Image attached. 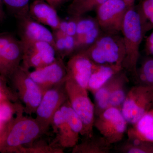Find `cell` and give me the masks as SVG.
Masks as SVG:
<instances>
[{"instance_id": "8fae6325", "label": "cell", "mask_w": 153, "mask_h": 153, "mask_svg": "<svg viewBox=\"0 0 153 153\" xmlns=\"http://www.w3.org/2000/svg\"><path fill=\"white\" fill-rule=\"evenodd\" d=\"M129 8L122 0H107L96 9V19L105 33H121L126 13Z\"/></svg>"}, {"instance_id": "836d02e7", "label": "cell", "mask_w": 153, "mask_h": 153, "mask_svg": "<svg viewBox=\"0 0 153 153\" xmlns=\"http://www.w3.org/2000/svg\"><path fill=\"white\" fill-rule=\"evenodd\" d=\"M145 47L148 54L153 57V30L146 39Z\"/></svg>"}, {"instance_id": "8992f818", "label": "cell", "mask_w": 153, "mask_h": 153, "mask_svg": "<svg viewBox=\"0 0 153 153\" xmlns=\"http://www.w3.org/2000/svg\"><path fill=\"white\" fill-rule=\"evenodd\" d=\"M65 87L70 105L82 122L83 128L80 135L83 137L91 136L95 106L88 96V90L68 78L66 79Z\"/></svg>"}, {"instance_id": "1f68e13d", "label": "cell", "mask_w": 153, "mask_h": 153, "mask_svg": "<svg viewBox=\"0 0 153 153\" xmlns=\"http://www.w3.org/2000/svg\"><path fill=\"white\" fill-rule=\"evenodd\" d=\"M76 37L66 35L65 37V57L71 56L76 53Z\"/></svg>"}, {"instance_id": "3957f363", "label": "cell", "mask_w": 153, "mask_h": 153, "mask_svg": "<svg viewBox=\"0 0 153 153\" xmlns=\"http://www.w3.org/2000/svg\"><path fill=\"white\" fill-rule=\"evenodd\" d=\"M121 33L125 49L123 68L136 75L140 47L146 33L139 13L134 7L127 11Z\"/></svg>"}, {"instance_id": "4fadbf2b", "label": "cell", "mask_w": 153, "mask_h": 153, "mask_svg": "<svg viewBox=\"0 0 153 153\" xmlns=\"http://www.w3.org/2000/svg\"><path fill=\"white\" fill-rule=\"evenodd\" d=\"M65 82L46 91L36 109V119L47 130L55 113L68 100Z\"/></svg>"}, {"instance_id": "9c48e42d", "label": "cell", "mask_w": 153, "mask_h": 153, "mask_svg": "<svg viewBox=\"0 0 153 153\" xmlns=\"http://www.w3.org/2000/svg\"><path fill=\"white\" fill-rule=\"evenodd\" d=\"M127 124L120 108L111 107L99 114L94 127L107 142L112 145L123 139Z\"/></svg>"}, {"instance_id": "277c9868", "label": "cell", "mask_w": 153, "mask_h": 153, "mask_svg": "<svg viewBox=\"0 0 153 153\" xmlns=\"http://www.w3.org/2000/svg\"><path fill=\"white\" fill-rule=\"evenodd\" d=\"M82 52L94 64L118 65L123 66L125 49L123 36L105 33Z\"/></svg>"}, {"instance_id": "7a4b0ae2", "label": "cell", "mask_w": 153, "mask_h": 153, "mask_svg": "<svg viewBox=\"0 0 153 153\" xmlns=\"http://www.w3.org/2000/svg\"><path fill=\"white\" fill-rule=\"evenodd\" d=\"M51 126L55 134V138L50 143L52 146L64 150L73 148L78 143L83 125L68 100L55 113Z\"/></svg>"}, {"instance_id": "e575fe53", "label": "cell", "mask_w": 153, "mask_h": 153, "mask_svg": "<svg viewBox=\"0 0 153 153\" xmlns=\"http://www.w3.org/2000/svg\"><path fill=\"white\" fill-rule=\"evenodd\" d=\"M45 1L57 10L63 4L66 3L68 0H45Z\"/></svg>"}, {"instance_id": "52a82bcc", "label": "cell", "mask_w": 153, "mask_h": 153, "mask_svg": "<svg viewBox=\"0 0 153 153\" xmlns=\"http://www.w3.org/2000/svg\"><path fill=\"white\" fill-rule=\"evenodd\" d=\"M153 86L139 85L132 88L127 93L121 108L128 123L134 125L152 106Z\"/></svg>"}, {"instance_id": "2e32d148", "label": "cell", "mask_w": 153, "mask_h": 153, "mask_svg": "<svg viewBox=\"0 0 153 153\" xmlns=\"http://www.w3.org/2000/svg\"><path fill=\"white\" fill-rule=\"evenodd\" d=\"M20 39L48 42L54 45L53 33L29 15L17 19Z\"/></svg>"}, {"instance_id": "d590c367", "label": "cell", "mask_w": 153, "mask_h": 153, "mask_svg": "<svg viewBox=\"0 0 153 153\" xmlns=\"http://www.w3.org/2000/svg\"><path fill=\"white\" fill-rule=\"evenodd\" d=\"M4 5V0H0V23L5 19V13L3 8Z\"/></svg>"}, {"instance_id": "30bf717a", "label": "cell", "mask_w": 153, "mask_h": 153, "mask_svg": "<svg viewBox=\"0 0 153 153\" xmlns=\"http://www.w3.org/2000/svg\"><path fill=\"white\" fill-rule=\"evenodd\" d=\"M23 55L20 39L8 32L0 33V74L7 81L21 65Z\"/></svg>"}, {"instance_id": "f1b7e54d", "label": "cell", "mask_w": 153, "mask_h": 153, "mask_svg": "<svg viewBox=\"0 0 153 153\" xmlns=\"http://www.w3.org/2000/svg\"><path fill=\"white\" fill-rule=\"evenodd\" d=\"M99 27L96 19L91 17H79L77 23L76 37L82 36L94 28Z\"/></svg>"}, {"instance_id": "d6a6232c", "label": "cell", "mask_w": 153, "mask_h": 153, "mask_svg": "<svg viewBox=\"0 0 153 153\" xmlns=\"http://www.w3.org/2000/svg\"><path fill=\"white\" fill-rule=\"evenodd\" d=\"M78 18L77 17H71L70 20H68L66 35L76 37Z\"/></svg>"}, {"instance_id": "ba28073f", "label": "cell", "mask_w": 153, "mask_h": 153, "mask_svg": "<svg viewBox=\"0 0 153 153\" xmlns=\"http://www.w3.org/2000/svg\"><path fill=\"white\" fill-rule=\"evenodd\" d=\"M122 71L94 93L98 114L109 108H121L127 93L125 86L128 80Z\"/></svg>"}, {"instance_id": "44dd1931", "label": "cell", "mask_w": 153, "mask_h": 153, "mask_svg": "<svg viewBox=\"0 0 153 153\" xmlns=\"http://www.w3.org/2000/svg\"><path fill=\"white\" fill-rule=\"evenodd\" d=\"M111 145L102 137H96L93 135L83 137L80 143L72 148V153H106L109 152Z\"/></svg>"}, {"instance_id": "cb8c5ba5", "label": "cell", "mask_w": 153, "mask_h": 153, "mask_svg": "<svg viewBox=\"0 0 153 153\" xmlns=\"http://www.w3.org/2000/svg\"><path fill=\"white\" fill-rule=\"evenodd\" d=\"M137 10L146 33L153 29V0H142Z\"/></svg>"}, {"instance_id": "f546056e", "label": "cell", "mask_w": 153, "mask_h": 153, "mask_svg": "<svg viewBox=\"0 0 153 153\" xmlns=\"http://www.w3.org/2000/svg\"><path fill=\"white\" fill-rule=\"evenodd\" d=\"M6 100L14 102H20L9 85L7 79L0 74V102Z\"/></svg>"}, {"instance_id": "8d00e7d4", "label": "cell", "mask_w": 153, "mask_h": 153, "mask_svg": "<svg viewBox=\"0 0 153 153\" xmlns=\"http://www.w3.org/2000/svg\"><path fill=\"white\" fill-rule=\"evenodd\" d=\"M126 4L129 8L134 7L135 0H122Z\"/></svg>"}, {"instance_id": "484cf974", "label": "cell", "mask_w": 153, "mask_h": 153, "mask_svg": "<svg viewBox=\"0 0 153 153\" xmlns=\"http://www.w3.org/2000/svg\"><path fill=\"white\" fill-rule=\"evenodd\" d=\"M123 152L128 153H153V143L136 138H128L122 148Z\"/></svg>"}, {"instance_id": "ffe728a7", "label": "cell", "mask_w": 153, "mask_h": 153, "mask_svg": "<svg viewBox=\"0 0 153 153\" xmlns=\"http://www.w3.org/2000/svg\"><path fill=\"white\" fill-rule=\"evenodd\" d=\"M24 109L21 102L6 100L0 102V144L2 142L17 113Z\"/></svg>"}, {"instance_id": "83f0119b", "label": "cell", "mask_w": 153, "mask_h": 153, "mask_svg": "<svg viewBox=\"0 0 153 153\" xmlns=\"http://www.w3.org/2000/svg\"><path fill=\"white\" fill-rule=\"evenodd\" d=\"M136 75L148 85L153 86V57L147 58L144 61Z\"/></svg>"}, {"instance_id": "603a6c76", "label": "cell", "mask_w": 153, "mask_h": 153, "mask_svg": "<svg viewBox=\"0 0 153 153\" xmlns=\"http://www.w3.org/2000/svg\"><path fill=\"white\" fill-rule=\"evenodd\" d=\"M64 150L48 144L41 138L27 146L23 147L19 153H63Z\"/></svg>"}, {"instance_id": "ac0fdd59", "label": "cell", "mask_w": 153, "mask_h": 153, "mask_svg": "<svg viewBox=\"0 0 153 153\" xmlns=\"http://www.w3.org/2000/svg\"><path fill=\"white\" fill-rule=\"evenodd\" d=\"M123 69L121 65L94 64L88 84V90L94 93Z\"/></svg>"}, {"instance_id": "d6986e66", "label": "cell", "mask_w": 153, "mask_h": 153, "mask_svg": "<svg viewBox=\"0 0 153 153\" xmlns=\"http://www.w3.org/2000/svg\"><path fill=\"white\" fill-rule=\"evenodd\" d=\"M128 138L153 143V108L146 113L128 131Z\"/></svg>"}, {"instance_id": "d4e9b609", "label": "cell", "mask_w": 153, "mask_h": 153, "mask_svg": "<svg viewBox=\"0 0 153 153\" xmlns=\"http://www.w3.org/2000/svg\"><path fill=\"white\" fill-rule=\"evenodd\" d=\"M4 4L16 19L29 15L30 0H4Z\"/></svg>"}, {"instance_id": "6da1fadb", "label": "cell", "mask_w": 153, "mask_h": 153, "mask_svg": "<svg viewBox=\"0 0 153 153\" xmlns=\"http://www.w3.org/2000/svg\"><path fill=\"white\" fill-rule=\"evenodd\" d=\"M24 113V109L17 113L0 144V153H19L21 148L32 144L48 131L36 118Z\"/></svg>"}, {"instance_id": "4dcf8cb0", "label": "cell", "mask_w": 153, "mask_h": 153, "mask_svg": "<svg viewBox=\"0 0 153 153\" xmlns=\"http://www.w3.org/2000/svg\"><path fill=\"white\" fill-rule=\"evenodd\" d=\"M54 45L55 52L57 57H60L64 59L65 55V37L62 35L54 34Z\"/></svg>"}, {"instance_id": "e0dca14e", "label": "cell", "mask_w": 153, "mask_h": 153, "mask_svg": "<svg viewBox=\"0 0 153 153\" xmlns=\"http://www.w3.org/2000/svg\"><path fill=\"white\" fill-rule=\"evenodd\" d=\"M29 15L35 21L49 26L53 31L57 30L61 20L57 10L45 0H35L31 3Z\"/></svg>"}, {"instance_id": "5b68a950", "label": "cell", "mask_w": 153, "mask_h": 153, "mask_svg": "<svg viewBox=\"0 0 153 153\" xmlns=\"http://www.w3.org/2000/svg\"><path fill=\"white\" fill-rule=\"evenodd\" d=\"M10 86L25 108L26 114H35L44 94L38 84L29 76L27 70L20 66L8 79Z\"/></svg>"}, {"instance_id": "74e56055", "label": "cell", "mask_w": 153, "mask_h": 153, "mask_svg": "<svg viewBox=\"0 0 153 153\" xmlns=\"http://www.w3.org/2000/svg\"><path fill=\"white\" fill-rule=\"evenodd\" d=\"M152 106H153V101H152Z\"/></svg>"}, {"instance_id": "4316f807", "label": "cell", "mask_w": 153, "mask_h": 153, "mask_svg": "<svg viewBox=\"0 0 153 153\" xmlns=\"http://www.w3.org/2000/svg\"><path fill=\"white\" fill-rule=\"evenodd\" d=\"M102 30L99 27L94 28L81 36L76 37V52L90 47L102 35Z\"/></svg>"}, {"instance_id": "7402d4cb", "label": "cell", "mask_w": 153, "mask_h": 153, "mask_svg": "<svg viewBox=\"0 0 153 153\" xmlns=\"http://www.w3.org/2000/svg\"><path fill=\"white\" fill-rule=\"evenodd\" d=\"M107 0H72L68 8V14L71 17H82L96 9Z\"/></svg>"}, {"instance_id": "5bb4252c", "label": "cell", "mask_w": 153, "mask_h": 153, "mask_svg": "<svg viewBox=\"0 0 153 153\" xmlns=\"http://www.w3.org/2000/svg\"><path fill=\"white\" fill-rule=\"evenodd\" d=\"M27 72L44 94L51 88L65 82L67 75L66 64L63 59L58 57L49 65L32 71L27 70Z\"/></svg>"}, {"instance_id": "7c38bea8", "label": "cell", "mask_w": 153, "mask_h": 153, "mask_svg": "<svg viewBox=\"0 0 153 153\" xmlns=\"http://www.w3.org/2000/svg\"><path fill=\"white\" fill-rule=\"evenodd\" d=\"M23 58L21 66L26 70L36 69L49 65L56 58L54 46L48 42L21 39Z\"/></svg>"}, {"instance_id": "9a60e30c", "label": "cell", "mask_w": 153, "mask_h": 153, "mask_svg": "<svg viewBox=\"0 0 153 153\" xmlns=\"http://www.w3.org/2000/svg\"><path fill=\"white\" fill-rule=\"evenodd\" d=\"M94 65V63L84 53L76 52L71 56L66 63V78L87 89Z\"/></svg>"}]
</instances>
